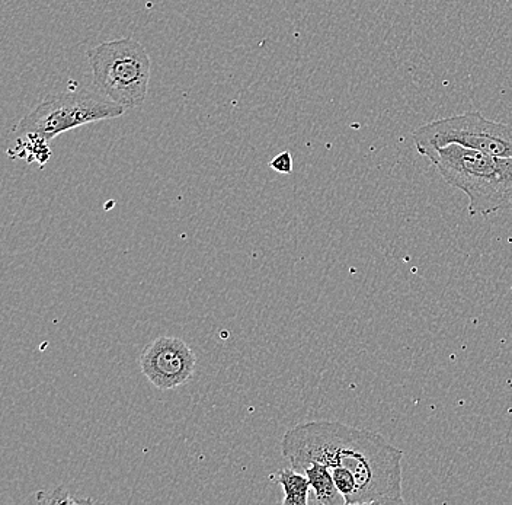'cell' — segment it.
Here are the masks:
<instances>
[{
	"label": "cell",
	"mask_w": 512,
	"mask_h": 505,
	"mask_svg": "<svg viewBox=\"0 0 512 505\" xmlns=\"http://www.w3.org/2000/svg\"><path fill=\"white\" fill-rule=\"evenodd\" d=\"M197 356L181 338L159 337L144 348L140 369L160 391L187 385L195 375Z\"/></svg>",
	"instance_id": "6"
},
{
	"label": "cell",
	"mask_w": 512,
	"mask_h": 505,
	"mask_svg": "<svg viewBox=\"0 0 512 505\" xmlns=\"http://www.w3.org/2000/svg\"><path fill=\"white\" fill-rule=\"evenodd\" d=\"M34 500L37 501L38 504L92 503V500H78V498H73L72 495H70V492L64 491L63 488H57L51 492H37V495H35Z\"/></svg>",
	"instance_id": "10"
},
{
	"label": "cell",
	"mask_w": 512,
	"mask_h": 505,
	"mask_svg": "<svg viewBox=\"0 0 512 505\" xmlns=\"http://www.w3.org/2000/svg\"><path fill=\"white\" fill-rule=\"evenodd\" d=\"M424 158L448 185L469 197L470 216L512 212V158L459 145L438 147Z\"/></svg>",
	"instance_id": "2"
},
{
	"label": "cell",
	"mask_w": 512,
	"mask_h": 505,
	"mask_svg": "<svg viewBox=\"0 0 512 505\" xmlns=\"http://www.w3.org/2000/svg\"><path fill=\"white\" fill-rule=\"evenodd\" d=\"M8 155L12 159H25L28 163L38 162L44 166L50 161L51 150L47 143L38 140L16 139V145L8 150Z\"/></svg>",
	"instance_id": "9"
},
{
	"label": "cell",
	"mask_w": 512,
	"mask_h": 505,
	"mask_svg": "<svg viewBox=\"0 0 512 505\" xmlns=\"http://www.w3.org/2000/svg\"><path fill=\"white\" fill-rule=\"evenodd\" d=\"M281 453L297 472L310 463L350 471L357 482V505L405 504L403 452L373 431L335 421L297 424L284 434Z\"/></svg>",
	"instance_id": "1"
},
{
	"label": "cell",
	"mask_w": 512,
	"mask_h": 505,
	"mask_svg": "<svg viewBox=\"0 0 512 505\" xmlns=\"http://www.w3.org/2000/svg\"><path fill=\"white\" fill-rule=\"evenodd\" d=\"M126 108L115 104L101 94L66 92L41 102L34 111L25 115L14 133L18 139L50 143L54 137L85 124L112 120L126 113Z\"/></svg>",
	"instance_id": "4"
},
{
	"label": "cell",
	"mask_w": 512,
	"mask_h": 505,
	"mask_svg": "<svg viewBox=\"0 0 512 505\" xmlns=\"http://www.w3.org/2000/svg\"><path fill=\"white\" fill-rule=\"evenodd\" d=\"M270 166L278 174H291L293 172V156L290 152H283L272 159Z\"/></svg>",
	"instance_id": "11"
},
{
	"label": "cell",
	"mask_w": 512,
	"mask_h": 505,
	"mask_svg": "<svg viewBox=\"0 0 512 505\" xmlns=\"http://www.w3.org/2000/svg\"><path fill=\"white\" fill-rule=\"evenodd\" d=\"M96 92L126 110L142 107L149 92L152 60L133 38L107 41L88 51Z\"/></svg>",
	"instance_id": "3"
},
{
	"label": "cell",
	"mask_w": 512,
	"mask_h": 505,
	"mask_svg": "<svg viewBox=\"0 0 512 505\" xmlns=\"http://www.w3.org/2000/svg\"><path fill=\"white\" fill-rule=\"evenodd\" d=\"M412 140L421 156L438 147L459 145L488 155L512 158V126L489 120L479 111L430 121L412 133Z\"/></svg>",
	"instance_id": "5"
},
{
	"label": "cell",
	"mask_w": 512,
	"mask_h": 505,
	"mask_svg": "<svg viewBox=\"0 0 512 505\" xmlns=\"http://www.w3.org/2000/svg\"><path fill=\"white\" fill-rule=\"evenodd\" d=\"M313 491V503L319 505H342L345 498L336 488L334 476L322 463H310L303 469Z\"/></svg>",
	"instance_id": "7"
},
{
	"label": "cell",
	"mask_w": 512,
	"mask_h": 505,
	"mask_svg": "<svg viewBox=\"0 0 512 505\" xmlns=\"http://www.w3.org/2000/svg\"><path fill=\"white\" fill-rule=\"evenodd\" d=\"M278 484L284 489V505L309 504L310 482L302 472L291 469H281L278 472Z\"/></svg>",
	"instance_id": "8"
}]
</instances>
